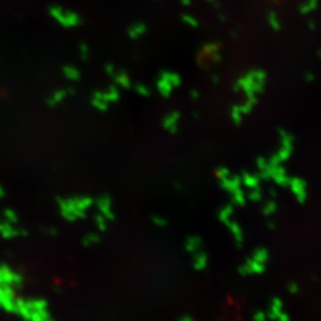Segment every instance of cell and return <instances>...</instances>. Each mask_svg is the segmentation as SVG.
Wrapping results in <instances>:
<instances>
[{
    "instance_id": "6da1fadb",
    "label": "cell",
    "mask_w": 321,
    "mask_h": 321,
    "mask_svg": "<svg viewBox=\"0 0 321 321\" xmlns=\"http://www.w3.org/2000/svg\"><path fill=\"white\" fill-rule=\"evenodd\" d=\"M95 200L88 195H76L69 197H56L60 214L69 223H75L86 218V213L94 205Z\"/></svg>"
},
{
    "instance_id": "7a4b0ae2",
    "label": "cell",
    "mask_w": 321,
    "mask_h": 321,
    "mask_svg": "<svg viewBox=\"0 0 321 321\" xmlns=\"http://www.w3.org/2000/svg\"><path fill=\"white\" fill-rule=\"evenodd\" d=\"M181 83L182 79L179 73L163 69V70H161L160 74H158L155 85L156 89L160 93L161 97L167 99L173 94V92L175 91L176 88H179V87L181 86Z\"/></svg>"
},
{
    "instance_id": "3957f363",
    "label": "cell",
    "mask_w": 321,
    "mask_h": 321,
    "mask_svg": "<svg viewBox=\"0 0 321 321\" xmlns=\"http://www.w3.org/2000/svg\"><path fill=\"white\" fill-rule=\"evenodd\" d=\"M50 16L64 28H75V26L80 25L81 23V18L76 12L64 10V8L58 7V6L50 8Z\"/></svg>"
},
{
    "instance_id": "277c9868",
    "label": "cell",
    "mask_w": 321,
    "mask_h": 321,
    "mask_svg": "<svg viewBox=\"0 0 321 321\" xmlns=\"http://www.w3.org/2000/svg\"><path fill=\"white\" fill-rule=\"evenodd\" d=\"M97 211L103 214L107 220H115L116 214L113 211V200L109 194H103L94 202Z\"/></svg>"
},
{
    "instance_id": "5b68a950",
    "label": "cell",
    "mask_w": 321,
    "mask_h": 321,
    "mask_svg": "<svg viewBox=\"0 0 321 321\" xmlns=\"http://www.w3.org/2000/svg\"><path fill=\"white\" fill-rule=\"evenodd\" d=\"M180 119H181V113H180L179 111H172V112L167 113V115L162 118V128H163L164 131H167L168 133L174 136V134L178 133L180 130Z\"/></svg>"
},
{
    "instance_id": "8992f818",
    "label": "cell",
    "mask_w": 321,
    "mask_h": 321,
    "mask_svg": "<svg viewBox=\"0 0 321 321\" xmlns=\"http://www.w3.org/2000/svg\"><path fill=\"white\" fill-rule=\"evenodd\" d=\"M68 97H69L68 92L65 88L56 89V91H54L52 94L47 98L46 105L49 107V109H55V107H58L60 104L64 103Z\"/></svg>"
},
{
    "instance_id": "52a82bcc",
    "label": "cell",
    "mask_w": 321,
    "mask_h": 321,
    "mask_svg": "<svg viewBox=\"0 0 321 321\" xmlns=\"http://www.w3.org/2000/svg\"><path fill=\"white\" fill-rule=\"evenodd\" d=\"M91 105L99 112H106L110 109V103L104 97V92L98 89V91L93 92L91 98Z\"/></svg>"
},
{
    "instance_id": "ba28073f",
    "label": "cell",
    "mask_w": 321,
    "mask_h": 321,
    "mask_svg": "<svg viewBox=\"0 0 321 321\" xmlns=\"http://www.w3.org/2000/svg\"><path fill=\"white\" fill-rule=\"evenodd\" d=\"M113 81L115 85L118 86L119 88L123 89H130L132 87V81L130 75H128L125 70H117V73L113 75Z\"/></svg>"
},
{
    "instance_id": "9c48e42d",
    "label": "cell",
    "mask_w": 321,
    "mask_h": 321,
    "mask_svg": "<svg viewBox=\"0 0 321 321\" xmlns=\"http://www.w3.org/2000/svg\"><path fill=\"white\" fill-rule=\"evenodd\" d=\"M146 31H148V26L142 22H138V23L132 24L130 28H128V36L131 38V40L136 41V40H139L140 37H143V36L146 34Z\"/></svg>"
},
{
    "instance_id": "30bf717a",
    "label": "cell",
    "mask_w": 321,
    "mask_h": 321,
    "mask_svg": "<svg viewBox=\"0 0 321 321\" xmlns=\"http://www.w3.org/2000/svg\"><path fill=\"white\" fill-rule=\"evenodd\" d=\"M62 74L64 75L65 79H68L69 81H73V82H77V81L81 80L82 77V73L79 68L74 67L71 64H65L62 68Z\"/></svg>"
},
{
    "instance_id": "8fae6325",
    "label": "cell",
    "mask_w": 321,
    "mask_h": 321,
    "mask_svg": "<svg viewBox=\"0 0 321 321\" xmlns=\"http://www.w3.org/2000/svg\"><path fill=\"white\" fill-rule=\"evenodd\" d=\"M104 92V97L109 101L110 104H116L121 100L122 98V93H121V88L116 85H111L107 87L106 91Z\"/></svg>"
},
{
    "instance_id": "7c38bea8",
    "label": "cell",
    "mask_w": 321,
    "mask_h": 321,
    "mask_svg": "<svg viewBox=\"0 0 321 321\" xmlns=\"http://www.w3.org/2000/svg\"><path fill=\"white\" fill-rule=\"evenodd\" d=\"M290 187H292V191L294 194L296 195V197L300 201H304L306 197V185L301 180L299 179H293L290 180Z\"/></svg>"
},
{
    "instance_id": "4fadbf2b",
    "label": "cell",
    "mask_w": 321,
    "mask_h": 321,
    "mask_svg": "<svg viewBox=\"0 0 321 321\" xmlns=\"http://www.w3.org/2000/svg\"><path fill=\"white\" fill-rule=\"evenodd\" d=\"M220 184L224 190H226L227 192H230V193L232 194L233 192L239 190V186L242 184V180L239 178H230L229 176V178L220 180Z\"/></svg>"
},
{
    "instance_id": "5bb4252c",
    "label": "cell",
    "mask_w": 321,
    "mask_h": 321,
    "mask_svg": "<svg viewBox=\"0 0 321 321\" xmlns=\"http://www.w3.org/2000/svg\"><path fill=\"white\" fill-rule=\"evenodd\" d=\"M132 88H133V91L138 95H140L143 98H149L152 94L151 88L148 85H145V83H136V85H132Z\"/></svg>"
},
{
    "instance_id": "9a60e30c",
    "label": "cell",
    "mask_w": 321,
    "mask_h": 321,
    "mask_svg": "<svg viewBox=\"0 0 321 321\" xmlns=\"http://www.w3.org/2000/svg\"><path fill=\"white\" fill-rule=\"evenodd\" d=\"M242 184L247 185L250 188H257L258 186V179L255 175H250V174H245L244 178L242 180Z\"/></svg>"
},
{
    "instance_id": "2e32d148",
    "label": "cell",
    "mask_w": 321,
    "mask_h": 321,
    "mask_svg": "<svg viewBox=\"0 0 321 321\" xmlns=\"http://www.w3.org/2000/svg\"><path fill=\"white\" fill-rule=\"evenodd\" d=\"M79 55L82 61H88L91 58V49L86 43H81L79 46Z\"/></svg>"
},
{
    "instance_id": "e0dca14e",
    "label": "cell",
    "mask_w": 321,
    "mask_h": 321,
    "mask_svg": "<svg viewBox=\"0 0 321 321\" xmlns=\"http://www.w3.org/2000/svg\"><path fill=\"white\" fill-rule=\"evenodd\" d=\"M94 221H95V225H97L98 229H100L101 231L106 230L107 227V219L104 217L103 214H100V213H97V214L94 215Z\"/></svg>"
},
{
    "instance_id": "ac0fdd59",
    "label": "cell",
    "mask_w": 321,
    "mask_h": 321,
    "mask_svg": "<svg viewBox=\"0 0 321 321\" xmlns=\"http://www.w3.org/2000/svg\"><path fill=\"white\" fill-rule=\"evenodd\" d=\"M4 215H5V218L10 221V223H18V214L16 211H13V209H11V208L5 209Z\"/></svg>"
},
{
    "instance_id": "d6986e66",
    "label": "cell",
    "mask_w": 321,
    "mask_h": 321,
    "mask_svg": "<svg viewBox=\"0 0 321 321\" xmlns=\"http://www.w3.org/2000/svg\"><path fill=\"white\" fill-rule=\"evenodd\" d=\"M233 212V208L231 206H225L223 208L220 209V213H219V217H220L221 220H226V219H229V217L231 214H232Z\"/></svg>"
},
{
    "instance_id": "ffe728a7",
    "label": "cell",
    "mask_w": 321,
    "mask_h": 321,
    "mask_svg": "<svg viewBox=\"0 0 321 321\" xmlns=\"http://www.w3.org/2000/svg\"><path fill=\"white\" fill-rule=\"evenodd\" d=\"M104 71H105V74L107 75V76L113 77V75L117 73V68L113 64H106L104 65Z\"/></svg>"
},
{
    "instance_id": "44dd1931",
    "label": "cell",
    "mask_w": 321,
    "mask_h": 321,
    "mask_svg": "<svg viewBox=\"0 0 321 321\" xmlns=\"http://www.w3.org/2000/svg\"><path fill=\"white\" fill-rule=\"evenodd\" d=\"M232 195H233V201H235V202L238 203V205H243V203H244L245 197H244V194L242 193V191H241V190H238V191L233 192Z\"/></svg>"
},
{
    "instance_id": "7402d4cb",
    "label": "cell",
    "mask_w": 321,
    "mask_h": 321,
    "mask_svg": "<svg viewBox=\"0 0 321 321\" xmlns=\"http://www.w3.org/2000/svg\"><path fill=\"white\" fill-rule=\"evenodd\" d=\"M243 115H244V113L242 112L241 107H235V109L232 110V118L236 123H241Z\"/></svg>"
},
{
    "instance_id": "603a6c76",
    "label": "cell",
    "mask_w": 321,
    "mask_h": 321,
    "mask_svg": "<svg viewBox=\"0 0 321 321\" xmlns=\"http://www.w3.org/2000/svg\"><path fill=\"white\" fill-rule=\"evenodd\" d=\"M151 221L155 225H158V226H164V225H167V219L162 218L160 215H152Z\"/></svg>"
},
{
    "instance_id": "cb8c5ba5",
    "label": "cell",
    "mask_w": 321,
    "mask_h": 321,
    "mask_svg": "<svg viewBox=\"0 0 321 321\" xmlns=\"http://www.w3.org/2000/svg\"><path fill=\"white\" fill-rule=\"evenodd\" d=\"M229 175H230V173L226 168H219V169L217 170V176L219 178V180L229 178Z\"/></svg>"
},
{
    "instance_id": "d4e9b609",
    "label": "cell",
    "mask_w": 321,
    "mask_h": 321,
    "mask_svg": "<svg viewBox=\"0 0 321 321\" xmlns=\"http://www.w3.org/2000/svg\"><path fill=\"white\" fill-rule=\"evenodd\" d=\"M0 230H1L2 232L5 233V235H11V233H14V230L12 229L11 225L7 224V223L0 225Z\"/></svg>"
},
{
    "instance_id": "484cf974",
    "label": "cell",
    "mask_w": 321,
    "mask_h": 321,
    "mask_svg": "<svg viewBox=\"0 0 321 321\" xmlns=\"http://www.w3.org/2000/svg\"><path fill=\"white\" fill-rule=\"evenodd\" d=\"M190 95H191L192 100H196V99L199 98V92H197L196 89H191Z\"/></svg>"
},
{
    "instance_id": "4316f807",
    "label": "cell",
    "mask_w": 321,
    "mask_h": 321,
    "mask_svg": "<svg viewBox=\"0 0 321 321\" xmlns=\"http://www.w3.org/2000/svg\"><path fill=\"white\" fill-rule=\"evenodd\" d=\"M264 211H265V212H270V213L274 212L275 211V203L274 202H269L268 206H266L265 208H264Z\"/></svg>"
},
{
    "instance_id": "83f0119b",
    "label": "cell",
    "mask_w": 321,
    "mask_h": 321,
    "mask_svg": "<svg viewBox=\"0 0 321 321\" xmlns=\"http://www.w3.org/2000/svg\"><path fill=\"white\" fill-rule=\"evenodd\" d=\"M250 197H251V199H253V200H255V201H258V200L260 199V193H259V192H258V191L253 192V194L250 195Z\"/></svg>"
},
{
    "instance_id": "f1b7e54d",
    "label": "cell",
    "mask_w": 321,
    "mask_h": 321,
    "mask_svg": "<svg viewBox=\"0 0 321 321\" xmlns=\"http://www.w3.org/2000/svg\"><path fill=\"white\" fill-rule=\"evenodd\" d=\"M65 89H67L69 97H73V95L76 94V91H75L74 87H67V88H65Z\"/></svg>"
},
{
    "instance_id": "f546056e",
    "label": "cell",
    "mask_w": 321,
    "mask_h": 321,
    "mask_svg": "<svg viewBox=\"0 0 321 321\" xmlns=\"http://www.w3.org/2000/svg\"><path fill=\"white\" fill-rule=\"evenodd\" d=\"M6 196V191L4 190V187L2 186H0V199H2V197Z\"/></svg>"
},
{
    "instance_id": "4dcf8cb0",
    "label": "cell",
    "mask_w": 321,
    "mask_h": 321,
    "mask_svg": "<svg viewBox=\"0 0 321 321\" xmlns=\"http://www.w3.org/2000/svg\"><path fill=\"white\" fill-rule=\"evenodd\" d=\"M185 20H186V22H187V23L192 24V25H195V23L193 22V20H192V19H191V18H185Z\"/></svg>"
}]
</instances>
